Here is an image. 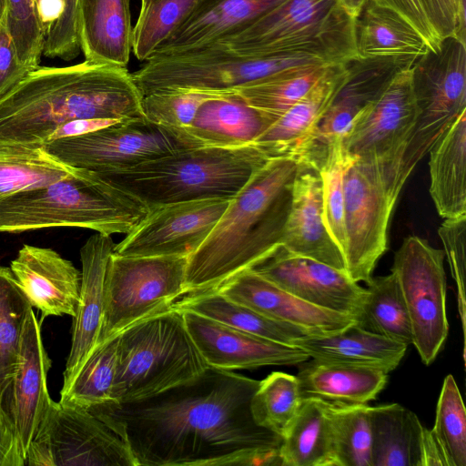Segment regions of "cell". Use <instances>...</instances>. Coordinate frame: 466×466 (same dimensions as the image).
Masks as SVG:
<instances>
[{"instance_id": "83f0119b", "label": "cell", "mask_w": 466, "mask_h": 466, "mask_svg": "<svg viewBox=\"0 0 466 466\" xmlns=\"http://www.w3.org/2000/svg\"><path fill=\"white\" fill-rule=\"evenodd\" d=\"M293 345L309 358L372 368L387 373L395 370L408 345L361 328L357 322L336 332L299 338Z\"/></svg>"}, {"instance_id": "d4e9b609", "label": "cell", "mask_w": 466, "mask_h": 466, "mask_svg": "<svg viewBox=\"0 0 466 466\" xmlns=\"http://www.w3.org/2000/svg\"><path fill=\"white\" fill-rule=\"evenodd\" d=\"M346 62L331 64L314 86L255 141L277 157L301 159L309 151L317 130L347 78Z\"/></svg>"}, {"instance_id": "f35d334b", "label": "cell", "mask_w": 466, "mask_h": 466, "mask_svg": "<svg viewBox=\"0 0 466 466\" xmlns=\"http://www.w3.org/2000/svg\"><path fill=\"white\" fill-rule=\"evenodd\" d=\"M329 65L297 67L233 91L277 121L314 86Z\"/></svg>"}, {"instance_id": "7a4b0ae2", "label": "cell", "mask_w": 466, "mask_h": 466, "mask_svg": "<svg viewBox=\"0 0 466 466\" xmlns=\"http://www.w3.org/2000/svg\"><path fill=\"white\" fill-rule=\"evenodd\" d=\"M142 98L127 66H39L0 98V144L43 147L75 119L143 117Z\"/></svg>"}, {"instance_id": "30bf717a", "label": "cell", "mask_w": 466, "mask_h": 466, "mask_svg": "<svg viewBox=\"0 0 466 466\" xmlns=\"http://www.w3.org/2000/svg\"><path fill=\"white\" fill-rule=\"evenodd\" d=\"M187 257L112 253L97 348L130 325L167 311L187 294Z\"/></svg>"}, {"instance_id": "d6a6232c", "label": "cell", "mask_w": 466, "mask_h": 466, "mask_svg": "<svg viewBox=\"0 0 466 466\" xmlns=\"http://www.w3.org/2000/svg\"><path fill=\"white\" fill-rule=\"evenodd\" d=\"M329 401L302 398L299 410L282 435L279 457L283 466H335Z\"/></svg>"}, {"instance_id": "681fc988", "label": "cell", "mask_w": 466, "mask_h": 466, "mask_svg": "<svg viewBox=\"0 0 466 466\" xmlns=\"http://www.w3.org/2000/svg\"><path fill=\"white\" fill-rule=\"evenodd\" d=\"M78 6L79 0H62L61 11L46 35L45 56L70 61L79 55Z\"/></svg>"}, {"instance_id": "7c38bea8", "label": "cell", "mask_w": 466, "mask_h": 466, "mask_svg": "<svg viewBox=\"0 0 466 466\" xmlns=\"http://www.w3.org/2000/svg\"><path fill=\"white\" fill-rule=\"evenodd\" d=\"M25 466H137L122 430L108 418L52 400Z\"/></svg>"}, {"instance_id": "bcb514c9", "label": "cell", "mask_w": 466, "mask_h": 466, "mask_svg": "<svg viewBox=\"0 0 466 466\" xmlns=\"http://www.w3.org/2000/svg\"><path fill=\"white\" fill-rule=\"evenodd\" d=\"M6 24L18 59L29 70L40 66L46 30L36 0H6Z\"/></svg>"}, {"instance_id": "3957f363", "label": "cell", "mask_w": 466, "mask_h": 466, "mask_svg": "<svg viewBox=\"0 0 466 466\" xmlns=\"http://www.w3.org/2000/svg\"><path fill=\"white\" fill-rule=\"evenodd\" d=\"M298 170L296 158L277 157L254 173L188 257L187 294L218 289L280 244Z\"/></svg>"}, {"instance_id": "e0dca14e", "label": "cell", "mask_w": 466, "mask_h": 466, "mask_svg": "<svg viewBox=\"0 0 466 466\" xmlns=\"http://www.w3.org/2000/svg\"><path fill=\"white\" fill-rule=\"evenodd\" d=\"M248 269L319 308L356 319L360 311L365 289L346 270L294 254L280 244Z\"/></svg>"}, {"instance_id": "277c9868", "label": "cell", "mask_w": 466, "mask_h": 466, "mask_svg": "<svg viewBox=\"0 0 466 466\" xmlns=\"http://www.w3.org/2000/svg\"><path fill=\"white\" fill-rule=\"evenodd\" d=\"M277 157L260 143L232 147H200L136 167L96 173L147 208L202 199H232L254 173Z\"/></svg>"}, {"instance_id": "603a6c76", "label": "cell", "mask_w": 466, "mask_h": 466, "mask_svg": "<svg viewBox=\"0 0 466 466\" xmlns=\"http://www.w3.org/2000/svg\"><path fill=\"white\" fill-rule=\"evenodd\" d=\"M115 245L110 236L96 233L80 249L82 263L79 302L73 317L72 339L64 371L67 385L98 346L105 301V279Z\"/></svg>"}, {"instance_id": "f1b7e54d", "label": "cell", "mask_w": 466, "mask_h": 466, "mask_svg": "<svg viewBox=\"0 0 466 466\" xmlns=\"http://www.w3.org/2000/svg\"><path fill=\"white\" fill-rule=\"evenodd\" d=\"M274 122L230 91L202 103L186 129L205 146L232 147L255 142Z\"/></svg>"}, {"instance_id": "60d3db41", "label": "cell", "mask_w": 466, "mask_h": 466, "mask_svg": "<svg viewBox=\"0 0 466 466\" xmlns=\"http://www.w3.org/2000/svg\"><path fill=\"white\" fill-rule=\"evenodd\" d=\"M117 336L96 348L60 391L59 402L89 409L111 401L116 369Z\"/></svg>"}, {"instance_id": "cb8c5ba5", "label": "cell", "mask_w": 466, "mask_h": 466, "mask_svg": "<svg viewBox=\"0 0 466 466\" xmlns=\"http://www.w3.org/2000/svg\"><path fill=\"white\" fill-rule=\"evenodd\" d=\"M51 363L43 344L40 323L32 308L21 334L10 401L25 456L52 401L46 384Z\"/></svg>"}, {"instance_id": "5bb4252c", "label": "cell", "mask_w": 466, "mask_h": 466, "mask_svg": "<svg viewBox=\"0 0 466 466\" xmlns=\"http://www.w3.org/2000/svg\"><path fill=\"white\" fill-rule=\"evenodd\" d=\"M444 251L418 236L406 238L394 255L397 278L410 319L412 344L430 365L448 336Z\"/></svg>"}, {"instance_id": "6f0895ef", "label": "cell", "mask_w": 466, "mask_h": 466, "mask_svg": "<svg viewBox=\"0 0 466 466\" xmlns=\"http://www.w3.org/2000/svg\"><path fill=\"white\" fill-rule=\"evenodd\" d=\"M36 3L46 35L48 28L61 11L62 0H36Z\"/></svg>"}, {"instance_id": "6da1fadb", "label": "cell", "mask_w": 466, "mask_h": 466, "mask_svg": "<svg viewBox=\"0 0 466 466\" xmlns=\"http://www.w3.org/2000/svg\"><path fill=\"white\" fill-rule=\"evenodd\" d=\"M259 382L208 367L157 395L87 410L122 430L137 466L282 465V437L251 414Z\"/></svg>"}, {"instance_id": "2e32d148", "label": "cell", "mask_w": 466, "mask_h": 466, "mask_svg": "<svg viewBox=\"0 0 466 466\" xmlns=\"http://www.w3.org/2000/svg\"><path fill=\"white\" fill-rule=\"evenodd\" d=\"M231 199L213 198L157 206L115 245L120 256L188 258L204 242Z\"/></svg>"}, {"instance_id": "ba28073f", "label": "cell", "mask_w": 466, "mask_h": 466, "mask_svg": "<svg viewBox=\"0 0 466 466\" xmlns=\"http://www.w3.org/2000/svg\"><path fill=\"white\" fill-rule=\"evenodd\" d=\"M331 64L302 54L251 56L211 44L155 55L132 74L142 96L162 89L230 92L300 66Z\"/></svg>"}, {"instance_id": "4dcf8cb0", "label": "cell", "mask_w": 466, "mask_h": 466, "mask_svg": "<svg viewBox=\"0 0 466 466\" xmlns=\"http://www.w3.org/2000/svg\"><path fill=\"white\" fill-rule=\"evenodd\" d=\"M302 398L367 404L384 389L388 373L372 368L312 360L297 376Z\"/></svg>"}, {"instance_id": "f907efd6", "label": "cell", "mask_w": 466, "mask_h": 466, "mask_svg": "<svg viewBox=\"0 0 466 466\" xmlns=\"http://www.w3.org/2000/svg\"><path fill=\"white\" fill-rule=\"evenodd\" d=\"M438 36H455L465 42V0H420Z\"/></svg>"}, {"instance_id": "4fadbf2b", "label": "cell", "mask_w": 466, "mask_h": 466, "mask_svg": "<svg viewBox=\"0 0 466 466\" xmlns=\"http://www.w3.org/2000/svg\"><path fill=\"white\" fill-rule=\"evenodd\" d=\"M411 66L399 71L384 90L357 114L341 137L348 157L377 165L394 205L400 193L397 179L404 147L416 118Z\"/></svg>"}, {"instance_id": "484cf974", "label": "cell", "mask_w": 466, "mask_h": 466, "mask_svg": "<svg viewBox=\"0 0 466 466\" xmlns=\"http://www.w3.org/2000/svg\"><path fill=\"white\" fill-rule=\"evenodd\" d=\"M131 0H79L78 34L85 60L127 66L132 51Z\"/></svg>"}, {"instance_id": "b9f144b4", "label": "cell", "mask_w": 466, "mask_h": 466, "mask_svg": "<svg viewBox=\"0 0 466 466\" xmlns=\"http://www.w3.org/2000/svg\"><path fill=\"white\" fill-rule=\"evenodd\" d=\"M198 0H141L132 34V51L146 62L190 15Z\"/></svg>"}, {"instance_id": "91938a15", "label": "cell", "mask_w": 466, "mask_h": 466, "mask_svg": "<svg viewBox=\"0 0 466 466\" xmlns=\"http://www.w3.org/2000/svg\"><path fill=\"white\" fill-rule=\"evenodd\" d=\"M6 10V0H0V20L5 15Z\"/></svg>"}, {"instance_id": "9f6ffc18", "label": "cell", "mask_w": 466, "mask_h": 466, "mask_svg": "<svg viewBox=\"0 0 466 466\" xmlns=\"http://www.w3.org/2000/svg\"><path fill=\"white\" fill-rule=\"evenodd\" d=\"M420 466H448L445 455L431 430L425 427L420 441Z\"/></svg>"}, {"instance_id": "7402d4cb", "label": "cell", "mask_w": 466, "mask_h": 466, "mask_svg": "<svg viewBox=\"0 0 466 466\" xmlns=\"http://www.w3.org/2000/svg\"><path fill=\"white\" fill-rule=\"evenodd\" d=\"M298 161L291 208L280 245L294 254L346 270L343 254L324 221L322 181L318 167L309 160Z\"/></svg>"}, {"instance_id": "4316f807", "label": "cell", "mask_w": 466, "mask_h": 466, "mask_svg": "<svg viewBox=\"0 0 466 466\" xmlns=\"http://www.w3.org/2000/svg\"><path fill=\"white\" fill-rule=\"evenodd\" d=\"M282 1L198 0L187 18L155 55L184 52L214 44Z\"/></svg>"}, {"instance_id": "d590c367", "label": "cell", "mask_w": 466, "mask_h": 466, "mask_svg": "<svg viewBox=\"0 0 466 466\" xmlns=\"http://www.w3.org/2000/svg\"><path fill=\"white\" fill-rule=\"evenodd\" d=\"M45 147L0 144V199L44 187L76 172Z\"/></svg>"}, {"instance_id": "f5cc1de1", "label": "cell", "mask_w": 466, "mask_h": 466, "mask_svg": "<svg viewBox=\"0 0 466 466\" xmlns=\"http://www.w3.org/2000/svg\"><path fill=\"white\" fill-rule=\"evenodd\" d=\"M389 8L410 23L423 37L431 50L436 49L441 39L432 27L420 0H371Z\"/></svg>"}, {"instance_id": "8fae6325", "label": "cell", "mask_w": 466, "mask_h": 466, "mask_svg": "<svg viewBox=\"0 0 466 466\" xmlns=\"http://www.w3.org/2000/svg\"><path fill=\"white\" fill-rule=\"evenodd\" d=\"M44 147L67 166L104 173L207 146L186 128L160 125L143 116L59 138Z\"/></svg>"}, {"instance_id": "ee69618b", "label": "cell", "mask_w": 466, "mask_h": 466, "mask_svg": "<svg viewBox=\"0 0 466 466\" xmlns=\"http://www.w3.org/2000/svg\"><path fill=\"white\" fill-rule=\"evenodd\" d=\"M348 160L341 138H336L327 145L325 153L319 159L311 161L318 167L322 181L324 221L342 254L346 248L344 174Z\"/></svg>"}, {"instance_id": "d6986e66", "label": "cell", "mask_w": 466, "mask_h": 466, "mask_svg": "<svg viewBox=\"0 0 466 466\" xmlns=\"http://www.w3.org/2000/svg\"><path fill=\"white\" fill-rule=\"evenodd\" d=\"M10 268L32 308L49 316L76 315L81 272L49 248L24 245Z\"/></svg>"}, {"instance_id": "5b68a950", "label": "cell", "mask_w": 466, "mask_h": 466, "mask_svg": "<svg viewBox=\"0 0 466 466\" xmlns=\"http://www.w3.org/2000/svg\"><path fill=\"white\" fill-rule=\"evenodd\" d=\"M147 212L136 198L96 173L77 168L61 180L0 199V232L75 227L106 236L127 235Z\"/></svg>"}, {"instance_id": "836d02e7", "label": "cell", "mask_w": 466, "mask_h": 466, "mask_svg": "<svg viewBox=\"0 0 466 466\" xmlns=\"http://www.w3.org/2000/svg\"><path fill=\"white\" fill-rule=\"evenodd\" d=\"M371 466H420L424 426L398 403L370 407Z\"/></svg>"}, {"instance_id": "ac0fdd59", "label": "cell", "mask_w": 466, "mask_h": 466, "mask_svg": "<svg viewBox=\"0 0 466 466\" xmlns=\"http://www.w3.org/2000/svg\"><path fill=\"white\" fill-rule=\"evenodd\" d=\"M182 311L187 329L209 367L225 370H252L293 366L309 359L294 345L258 337L192 311Z\"/></svg>"}, {"instance_id": "680465c9", "label": "cell", "mask_w": 466, "mask_h": 466, "mask_svg": "<svg viewBox=\"0 0 466 466\" xmlns=\"http://www.w3.org/2000/svg\"><path fill=\"white\" fill-rule=\"evenodd\" d=\"M340 7L353 19H355L363 9L368 0H337Z\"/></svg>"}, {"instance_id": "8992f818", "label": "cell", "mask_w": 466, "mask_h": 466, "mask_svg": "<svg viewBox=\"0 0 466 466\" xmlns=\"http://www.w3.org/2000/svg\"><path fill=\"white\" fill-rule=\"evenodd\" d=\"M208 367L187 329L183 311L170 308L117 335L110 402L128 403L157 395L197 378Z\"/></svg>"}, {"instance_id": "c3c4849f", "label": "cell", "mask_w": 466, "mask_h": 466, "mask_svg": "<svg viewBox=\"0 0 466 466\" xmlns=\"http://www.w3.org/2000/svg\"><path fill=\"white\" fill-rule=\"evenodd\" d=\"M465 232L466 216L457 218L444 219L439 228L438 233L444 247L451 276L457 287V301L459 317L461 322L463 350L462 357L465 360V334H466V302H465Z\"/></svg>"}, {"instance_id": "816d5d0a", "label": "cell", "mask_w": 466, "mask_h": 466, "mask_svg": "<svg viewBox=\"0 0 466 466\" xmlns=\"http://www.w3.org/2000/svg\"><path fill=\"white\" fill-rule=\"evenodd\" d=\"M29 72L31 70L18 59L5 14L0 20V98L18 85Z\"/></svg>"}, {"instance_id": "f6af8a7d", "label": "cell", "mask_w": 466, "mask_h": 466, "mask_svg": "<svg viewBox=\"0 0 466 466\" xmlns=\"http://www.w3.org/2000/svg\"><path fill=\"white\" fill-rule=\"evenodd\" d=\"M448 466H466V412L452 375L443 380L431 430Z\"/></svg>"}, {"instance_id": "52a82bcc", "label": "cell", "mask_w": 466, "mask_h": 466, "mask_svg": "<svg viewBox=\"0 0 466 466\" xmlns=\"http://www.w3.org/2000/svg\"><path fill=\"white\" fill-rule=\"evenodd\" d=\"M214 44L244 55L302 54L332 64L357 56L355 19L337 0H283Z\"/></svg>"}, {"instance_id": "7dc6e473", "label": "cell", "mask_w": 466, "mask_h": 466, "mask_svg": "<svg viewBox=\"0 0 466 466\" xmlns=\"http://www.w3.org/2000/svg\"><path fill=\"white\" fill-rule=\"evenodd\" d=\"M226 92L162 89L143 96L144 116L155 123L186 128L206 100Z\"/></svg>"}, {"instance_id": "f546056e", "label": "cell", "mask_w": 466, "mask_h": 466, "mask_svg": "<svg viewBox=\"0 0 466 466\" xmlns=\"http://www.w3.org/2000/svg\"><path fill=\"white\" fill-rule=\"evenodd\" d=\"M430 194L444 219L466 216V111L429 151Z\"/></svg>"}, {"instance_id": "11a10c76", "label": "cell", "mask_w": 466, "mask_h": 466, "mask_svg": "<svg viewBox=\"0 0 466 466\" xmlns=\"http://www.w3.org/2000/svg\"><path fill=\"white\" fill-rule=\"evenodd\" d=\"M116 122H120V120L103 118L70 120L58 126V127L50 136L48 143L59 138L76 137L90 133L97 129L108 127Z\"/></svg>"}, {"instance_id": "8d00e7d4", "label": "cell", "mask_w": 466, "mask_h": 466, "mask_svg": "<svg viewBox=\"0 0 466 466\" xmlns=\"http://www.w3.org/2000/svg\"><path fill=\"white\" fill-rule=\"evenodd\" d=\"M357 323L390 339L412 344L410 316L394 273L372 278L367 284Z\"/></svg>"}, {"instance_id": "1f68e13d", "label": "cell", "mask_w": 466, "mask_h": 466, "mask_svg": "<svg viewBox=\"0 0 466 466\" xmlns=\"http://www.w3.org/2000/svg\"><path fill=\"white\" fill-rule=\"evenodd\" d=\"M357 56H420L430 48L420 34L394 11L368 0L355 18Z\"/></svg>"}, {"instance_id": "9c48e42d", "label": "cell", "mask_w": 466, "mask_h": 466, "mask_svg": "<svg viewBox=\"0 0 466 466\" xmlns=\"http://www.w3.org/2000/svg\"><path fill=\"white\" fill-rule=\"evenodd\" d=\"M416 118L397 179L400 192L416 165L466 111V46L455 36L418 56L410 68Z\"/></svg>"}, {"instance_id": "ab89813d", "label": "cell", "mask_w": 466, "mask_h": 466, "mask_svg": "<svg viewBox=\"0 0 466 466\" xmlns=\"http://www.w3.org/2000/svg\"><path fill=\"white\" fill-rule=\"evenodd\" d=\"M335 466H371L370 406L329 401Z\"/></svg>"}, {"instance_id": "74e56055", "label": "cell", "mask_w": 466, "mask_h": 466, "mask_svg": "<svg viewBox=\"0 0 466 466\" xmlns=\"http://www.w3.org/2000/svg\"><path fill=\"white\" fill-rule=\"evenodd\" d=\"M32 309L10 268L0 266V404L10 411L11 386L17 367L19 343Z\"/></svg>"}, {"instance_id": "ffe728a7", "label": "cell", "mask_w": 466, "mask_h": 466, "mask_svg": "<svg viewBox=\"0 0 466 466\" xmlns=\"http://www.w3.org/2000/svg\"><path fill=\"white\" fill-rule=\"evenodd\" d=\"M417 57L356 56L346 61L347 78L320 122L308 155L324 151L327 145L341 138L357 114L384 90L399 71L410 67Z\"/></svg>"}, {"instance_id": "db71d44e", "label": "cell", "mask_w": 466, "mask_h": 466, "mask_svg": "<svg viewBox=\"0 0 466 466\" xmlns=\"http://www.w3.org/2000/svg\"><path fill=\"white\" fill-rule=\"evenodd\" d=\"M0 466H25V456L15 421L0 404Z\"/></svg>"}, {"instance_id": "44dd1931", "label": "cell", "mask_w": 466, "mask_h": 466, "mask_svg": "<svg viewBox=\"0 0 466 466\" xmlns=\"http://www.w3.org/2000/svg\"><path fill=\"white\" fill-rule=\"evenodd\" d=\"M276 320L313 334L336 332L357 322L355 317L309 304L251 269H246L214 289Z\"/></svg>"}, {"instance_id": "9a60e30c", "label": "cell", "mask_w": 466, "mask_h": 466, "mask_svg": "<svg viewBox=\"0 0 466 466\" xmlns=\"http://www.w3.org/2000/svg\"><path fill=\"white\" fill-rule=\"evenodd\" d=\"M345 269L368 284L388 248V229L395 205L375 163L349 157L344 174Z\"/></svg>"}, {"instance_id": "e575fe53", "label": "cell", "mask_w": 466, "mask_h": 466, "mask_svg": "<svg viewBox=\"0 0 466 466\" xmlns=\"http://www.w3.org/2000/svg\"><path fill=\"white\" fill-rule=\"evenodd\" d=\"M171 308L188 310L242 331L279 343L293 345L295 339L313 333L298 326L276 320L233 301L217 290L188 293Z\"/></svg>"}, {"instance_id": "7bdbcfd3", "label": "cell", "mask_w": 466, "mask_h": 466, "mask_svg": "<svg viewBox=\"0 0 466 466\" xmlns=\"http://www.w3.org/2000/svg\"><path fill=\"white\" fill-rule=\"evenodd\" d=\"M301 401L297 376L276 371L260 380L251 398L250 410L258 425L282 437Z\"/></svg>"}]
</instances>
